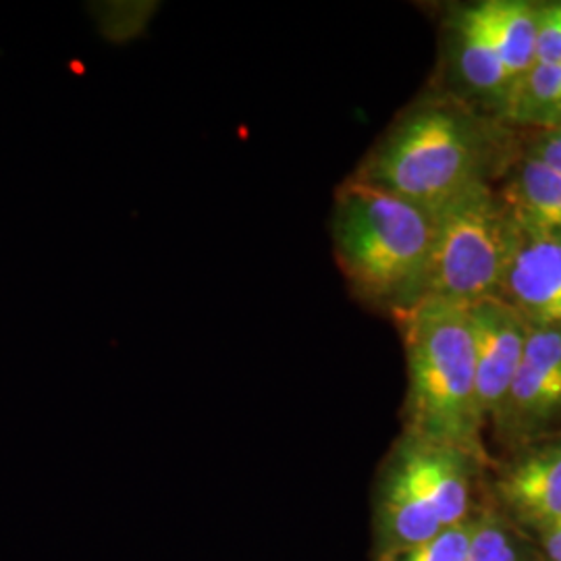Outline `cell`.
Masks as SVG:
<instances>
[{"label": "cell", "mask_w": 561, "mask_h": 561, "mask_svg": "<svg viewBox=\"0 0 561 561\" xmlns=\"http://www.w3.org/2000/svg\"><path fill=\"white\" fill-rule=\"evenodd\" d=\"M331 240L362 304L398 319L426 298L433 217L419 206L350 178L335 194Z\"/></svg>", "instance_id": "cell-1"}, {"label": "cell", "mask_w": 561, "mask_h": 561, "mask_svg": "<svg viewBox=\"0 0 561 561\" xmlns=\"http://www.w3.org/2000/svg\"><path fill=\"white\" fill-rule=\"evenodd\" d=\"M408 362L405 433L482 460L474 343L461 304L424 298L396 319Z\"/></svg>", "instance_id": "cell-2"}, {"label": "cell", "mask_w": 561, "mask_h": 561, "mask_svg": "<svg viewBox=\"0 0 561 561\" xmlns=\"http://www.w3.org/2000/svg\"><path fill=\"white\" fill-rule=\"evenodd\" d=\"M484 138L458 108L424 102L405 111L373 146L352 180L428 213L482 180Z\"/></svg>", "instance_id": "cell-3"}, {"label": "cell", "mask_w": 561, "mask_h": 561, "mask_svg": "<svg viewBox=\"0 0 561 561\" xmlns=\"http://www.w3.org/2000/svg\"><path fill=\"white\" fill-rule=\"evenodd\" d=\"M479 458L403 433L385 458L375 495L377 556L410 549L470 518Z\"/></svg>", "instance_id": "cell-4"}, {"label": "cell", "mask_w": 561, "mask_h": 561, "mask_svg": "<svg viewBox=\"0 0 561 561\" xmlns=\"http://www.w3.org/2000/svg\"><path fill=\"white\" fill-rule=\"evenodd\" d=\"M518 229L503 201L479 181L433 215L426 298L472 304L502 296Z\"/></svg>", "instance_id": "cell-5"}, {"label": "cell", "mask_w": 561, "mask_h": 561, "mask_svg": "<svg viewBox=\"0 0 561 561\" xmlns=\"http://www.w3.org/2000/svg\"><path fill=\"white\" fill-rule=\"evenodd\" d=\"M463 308L474 343L479 410L482 421H495L518 373L530 324L502 296L472 301Z\"/></svg>", "instance_id": "cell-6"}, {"label": "cell", "mask_w": 561, "mask_h": 561, "mask_svg": "<svg viewBox=\"0 0 561 561\" xmlns=\"http://www.w3.org/2000/svg\"><path fill=\"white\" fill-rule=\"evenodd\" d=\"M560 416L561 327L530 324L518 373L495 422L510 437H533Z\"/></svg>", "instance_id": "cell-7"}, {"label": "cell", "mask_w": 561, "mask_h": 561, "mask_svg": "<svg viewBox=\"0 0 561 561\" xmlns=\"http://www.w3.org/2000/svg\"><path fill=\"white\" fill-rule=\"evenodd\" d=\"M502 298L533 327H561V240L518 231Z\"/></svg>", "instance_id": "cell-8"}, {"label": "cell", "mask_w": 561, "mask_h": 561, "mask_svg": "<svg viewBox=\"0 0 561 561\" xmlns=\"http://www.w3.org/2000/svg\"><path fill=\"white\" fill-rule=\"evenodd\" d=\"M505 510L535 530L561 518V442L537 445L503 470L497 482Z\"/></svg>", "instance_id": "cell-9"}, {"label": "cell", "mask_w": 561, "mask_h": 561, "mask_svg": "<svg viewBox=\"0 0 561 561\" xmlns=\"http://www.w3.org/2000/svg\"><path fill=\"white\" fill-rule=\"evenodd\" d=\"M516 229L561 240V173L528 154L502 198Z\"/></svg>", "instance_id": "cell-10"}, {"label": "cell", "mask_w": 561, "mask_h": 561, "mask_svg": "<svg viewBox=\"0 0 561 561\" xmlns=\"http://www.w3.org/2000/svg\"><path fill=\"white\" fill-rule=\"evenodd\" d=\"M454 46L463 83L502 108L510 92V81L503 71L482 2L463 7L458 13L454 21Z\"/></svg>", "instance_id": "cell-11"}, {"label": "cell", "mask_w": 561, "mask_h": 561, "mask_svg": "<svg viewBox=\"0 0 561 561\" xmlns=\"http://www.w3.org/2000/svg\"><path fill=\"white\" fill-rule=\"evenodd\" d=\"M484 15L502 59L503 71L514 81L537 62V9L524 0H484Z\"/></svg>", "instance_id": "cell-12"}, {"label": "cell", "mask_w": 561, "mask_h": 561, "mask_svg": "<svg viewBox=\"0 0 561 561\" xmlns=\"http://www.w3.org/2000/svg\"><path fill=\"white\" fill-rule=\"evenodd\" d=\"M505 117L514 123L556 127L561 123V62H535L514 81L503 102Z\"/></svg>", "instance_id": "cell-13"}, {"label": "cell", "mask_w": 561, "mask_h": 561, "mask_svg": "<svg viewBox=\"0 0 561 561\" xmlns=\"http://www.w3.org/2000/svg\"><path fill=\"white\" fill-rule=\"evenodd\" d=\"M520 539L512 526L493 512L474 514V528L466 561H522Z\"/></svg>", "instance_id": "cell-14"}, {"label": "cell", "mask_w": 561, "mask_h": 561, "mask_svg": "<svg viewBox=\"0 0 561 561\" xmlns=\"http://www.w3.org/2000/svg\"><path fill=\"white\" fill-rule=\"evenodd\" d=\"M474 516L445 528L437 537L377 561H466Z\"/></svg>", "instance_id": "cell-15"}, {"label": "cell", "mask_w": 561, "mask_h": 561, "mask_svg": "<svg viewBox=\"0 0 561 561\" xmlns=\"http://www.w3.org/2000/svg\"><path fill=\"white\" fill-rule=\"evenodd\" d=\"M537 62H561V2L537 9Z\"/></svg>", "instance_id": "cell-16"}, {"label": "cell", "mask_w": 561, "mask_h": 561, "mask_svg": "<svg viewBox=\"0 0 561 561\" xmlns=\"http://www.w3.org/2000/svg\"><path fill=\"white\" fill-rule=\"evenodd\" d=\"M530 154L561 173V123L542 131Z\"/></svg>", "instance_id": "cell-17"}, {"label": "cell", "mask_w": 561, "mask_h": 561, "mask_svg": "<svg viewBox=\"0 0 561 561\" xmlns=\"http://www.w3.org/2000/svg\"><path fill=\"white\" fill-rule=\"evenodd\" d=\"M549 561H561V518L533 530Z\"/></svg>", "instance_id": "cell-18"}]
</instances>
